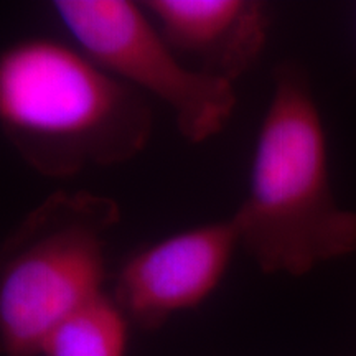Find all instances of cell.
<instances>
[{
    "label": "cell",
    "mask_w": 356,
    "mask_h": 356,
    "mask_svg": "<svg viewBox=\"0 0 356 356\" xmlns=\"http://www.w3.org/2000/svg\"><path fill=\"white\" fill-rule=\"evenodd\" d=\"M129 327L126 314L104 292L53 328L38 356H126Z\"/></svg>",
    "instance_id": "7"
},
{
    "label": "cell",
    "mask_w": 356,
    "mask_h": 356,
    "mask_svg": "<svg viewBox=\"0 0 356 356\" xmlns=\"http://www.w3.org/2000/svg\"><path fill=\"white\" fill-rule=\"evenodd\" d=\"M119 203L58 190L22 218L0 246V351L38 356L65 318L104 293L109 236Z\"/></svg>",
    "instance_id": "3"
},
{
    "label": "cell",
    "mask_w": 356,
    "mask_h": 356,
    "mask_svg": "<svg viewBox=\"0 0 356 356\" xmlns=\"http://www.w3.org/2000/svg\"><path fill=\"white\" fill-rule=\"evenodd\" d=\"M140 6L186 65L234 84L254 68L269 38L259 0H142Z\"/></svg>",
    "instance_id": "6"
},
{
    "label": "cell",
    "mask_w": 356,
    "mask_h": 356,
    "mask_svg": "<svg viewBox=\"0 0 356 356\" xmlns=\"http://www.w3.org/2000/svg\"><path fill=\"white\" fill-rule=\"evenodd\" d=\"M0 129L33 172L68 180L144 152L154 114L149 97L78 47L30 37L0 55Z\"/></svg>",
    "instance_id": "1"
},
{
    "label": "cell",
    "mask_w": 356,
    "mask_h": 356,
    "mask_svg": "<svg viewBox=\"0 0 356 356\" xmlns=\"http://www.w3.org/2000/svg\"><path fill=\"white\" fill-rule=\"evenodd\" d=\"M51 10L79 50L142 95L163 102L186 142L203 144L228 126L238 102L234 84L186 65L140 2L55 0Z\"/></svg>",
    "instance_id": "4"
},
{
    "label": "cell",
    "mask_w": 356,
    "mask_h": 356,
    "mask_svg": "<svg viewBox=\"0 0 356 356\" xmlns=\"http://www.w3.org/2000/svg\"><path fill=\"white\" fill-rule=\"evenodd\" d=\"M238 248L231 218L178 231L132 252L115 275L111 296L131 325L159 330L216 291Z\"/></svg>",
    "instance_id": "5"
},
{
    "label": "cell",
    "mask_w": 356,
    "mask_h": 356,
    "mask_svg": "<svg viewBox=\"0 0 356 356\" xmlns=\"http://www.w3.org/2000/svg\"><path fill=\"white\" fill-rule=\"evenodd\" d=\"M231 220L264 274L300 277L356 251V211L333 197L322 115L297 60L274 66L248 193Z\"/></svg>",
    "instance_id": "2"
}]
</instances>
